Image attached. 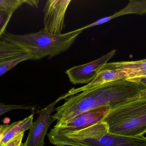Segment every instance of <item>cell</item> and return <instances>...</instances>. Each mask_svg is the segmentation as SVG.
I'll return each mask as SVG.
<instances>
[{
    "label": "cell",
    "mask_w": 146,
    "mask_h": 146,
    "mask_svg": "<svg viewBox=\"0 0 146 146\" xmlns=\"http://www.w3.org/2000/svg\"><path fill=\"white\" fill-rule=\"evenodd\" d=\"M83 31L81 28L59 35L49 33L43 29L24 35L6 31L0 39V48L12 55L27 54L31 60L51 58L67 51Z\"/></svg>",
    "instance_id": "cell-2"
},
{
    "label": "cell",
    "mask_w": 146,
    "mask_h": 146,
    "mask_svg": "<svg viewBox=\"0 0 146 146\" xmlns=\"http://www.w3.org/2000/svg\"><path fill=\"white\" fill-rule=\"evenodd\" d=\"M25 133H21L15 138L11 140L5 146H21L22 145V139Z\"/></svg>",
    "instance_id": "cell-15"
},
{
    "label": "cell",
    "mask_w": 146,
    "mask_h": 146,
    "mask_svg": "<svg viewBox=\"0 0 146 146\" xmlns=\"http://www.w3.org/2000/svg\"><path fill=\"white\" fill-rule=\"evenodd\" d=\"M58 103L56 100L38 111L39 115L30 129L26 141L21 145L44 146V137L49 127L54 121L51 118V114L55 111V105Z\"/></svg>",
    "instance_id": "cell-7"
},
{
    "label": "cell",
    "mask_w": 146,
    "mask_h": 146,
    "mask_svg": "<svg viewBox=\"0 0 146 146\" xmlns=\"http://www.w3.org/2000/svg\"><path fill=\"white\" fill-rule=\"evenodd\" d=\"M116 53L113 49L100 58L83 65L75 66L66 73L73 85L89 84L97 77L101 68L111 59Z\"/></svg>",
    "instance_id": "cell-5"
},
{
    "label": "cell",
    "mask_w": 146,
    "mask_h": 146,
    "mask_svg": "<svg viewBox=\"0 0 146 146\" xmlns=\"http://www.w3.org/2000/svg\"><path fill=\"white\" fill-rule=\"evenodd\" d=\"M11 127V124H3L0 125V142L4 135L7 133Z\"/></svg>",
    "instance_id": "cell-16"
},
{
    "label": "cell",
    "mask_w": 146,
    "mask_h": 146,
    "mask_svg": "<svg viewBox=\"0 0 146 146\" xmlns=\"http://www.w3.org/2000/svg\"><path fill=\"white\" fill-rule=\"evenodd\" d=\"M130 79L131 80H133L138 81H141L142 83H144L146 85V77H140V78H132Z\"/></svg>",
    "instance_id": "cell-17"
},
{
    "label": "cell",
    "mask_w": 146,
    "mask_h": 146,
    "mask_svg": "<svg viewBox=\"0 0 146 146\" xmlns=\"http://www.w3.org/2000/svg\"><path fill=\"white\" fill-rule=\"evenodd\" d=\"M143 15L146 14V0H130L128 4L121 10L115 13L113 15L101 18L88 25L82 27L83 30L104 24L112 19L125 15Z\"/></svg>",
    "instance_id": "cell-8"
},
{
    "label": "cell",
    "mask_w": 146,
    "mask_h": 146,
    "mask_svg": "<svg viewBox=\"0 0 146 146\" xmlns=\"http://www.w3.org/2000/svg\"><path fill=\"white\" fill-rule=\"evenodd\" d=\"M112 63L116 68L127 73L130 77L129 79L146 77V59Z\"/></svg>",
    "instance_id": "cell-9"
},
{
    "label": "cell",
    "mask_w": 146,
    "mask_h": 146,
    "mask_svg": "<svg viewBox=\"0 0 146 146\" xmlns=\"http://www.w3.org/2000/svg\"><path fill=\"white\" fill-rule=\"evenodd\" d=\"M38 1L26 0H0V11L13 13L18 8L24 3L32 7H38Z\"/></svg>",
    "instance_id": "cell-12"
},
{
    "label": "cell",
    "mask_w": 146,
    "mask_h": 146,
    "mask_svg": "<svg viewBox=\"0 0 146 146\" xmlns=\"http://www.w3.org/2000/svg\"><path fill=\"white\" fill-rule=\"evenodd\" d=\"M110 109V107H103L83 112L63 125L54 127L49 134H66L91 127L102 121Z\"/></svg>",
    "instance_id": "cell-4"
},
{
    "label": "cell",
    "mask_w": 146,
    "mask_h": 146,
    "mask_svg": "<svg viewBox=\"0 0 146 146\" xmlns=\"http://www.w3.org/2000/svg\"><path fill=\"white\" fill-rule=\"evenodd\" d=\"M13 13L0 11V39L6 32V29Z\"/></svg>",
    "instance_id": "cell-13"
},
{
    "label": "cell",
    "mask_w": 146,
    "mask_h": 146,
    "mask_svg": "<svg viewBox=\"0 0 146 146\" xmlns=\"http://www.w3.org/2000/svg\"><path fill=\"white\" fill-rule=\"evenodd\" d=\"M34 114H32L22 121L12 123V127L4 135L0 142V146H5L9 141L25 131L31 129L33 124Z\"/></svg>",
    "instance_id": "cell-10"
},
{
    "label": "cell",
    "mask_w": 146,
    "mask_h": 146,
    "mask_svg": "<svg viewBox=\"0 0 146 146\" xmlns=\"http://www.w3.org/2000/svg\"><path fill=\"white\" fill-rule=\"evenodd\" d=\"M29 60L31 59L27 54H19L0 58V77L20 63Z\"/></svg>",
    "instance_id": "cell-11"
},
{
    "label": "cell",
    "mask_w": 146,
    "mask_h": 146,
    "mask_svg": "<svg viewBox=\"0 0 146 146\" xmlns=\"http://www.w3.org/2000/svg\"><path fill=\"white\" fill-rule=\"evenodd\" d=\"M31 107L19 105H6L0 102V116L3 114L11 111L18 109H30Z\"/></svg>",
    "instance_id": "cell-14"
},
{
    "label": "cell",
    "mask_w": 146,
    "mask_h": 146,
    "mask_svg": "<svg viewBox=\"0 0 146 146\" xmlns=\"http://www.w3.org/2000/svg\"><path fill=\"white\" fill-rule=\"evenodd\" d=\"M146 89L144 83L130 79L108 82L65 99L51 117L57 122L54 127L61 126L88 111L103 107L111 109L137 99Z\"/></svg>",
    "instance_id": "cell-1"
},
{
    "label": "cell",
    "mask_w": 146,
    "mask_h": 146,
    "mask_svg": "<svg viewBox=\"0 0 146 146\" xmlns=\"http://www.w3.org/2000/svg\"><path fill=\"white\" fill-rule=\"evenodd\" d=\"M146 96V89L145 91H143L140 94V97Z\"/></svg>",
    "instance_id": "cell-18"
},
{
    "label": "cell",
    "mask_w": 146,
    "mask_h": 146,
    "mask_svg": "<svg viewBox=\"0 0 146 146\" xmlns=\"http://www.w3.org/2000/svg\"><path fill=\"white\" fill-rule=\"evenodd\" d=\"M71 0H49L43 9L44 30L52 34H62L66 27L65 17Z\"/></svg>",
    "instance_id": "cell-6"
},
{
    "label": "cell",
    "mask_w": 146,
    "mask_h": 146,
    "mask_svg": "<svg viewBox=\"0 0 146 146\" xmlns=\"http://www.w3.org/2000/svg\"><path fill=\"white\" fill-rule=\"evenodd\" d=\"M102 121L111 133L143 136L146 133V96L110 109Z\"/></svg>",
    "instance_id": "cell-3"
}]
</instances>
